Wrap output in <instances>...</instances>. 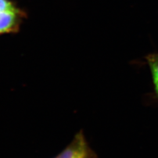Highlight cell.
<instances>
[{"label":"cell","instance_id":"1","mask_svg":"<svg viewBox=\"0 0 158 158\" xmlns=\"http://www.w3.org/2000/svg\"><path fill=\"white\" fill-rule=\"evenodd\" d=\"M27 16L13 0H0V35L18 32Z\"/></svg>","mask_w":158,"mask_h":158},{"label":"cell","instance_id":"2","mask_svg":"<svg viewBox=\"0 0 158 158\" xmlns=\"http://www.w3.org/2000/svg\"><path fill=\"white\" fill-rule=\"evenodd\" d=\"M53 158H98L89 145L82 130L78 131L64 149Z\"/></svg>","mask_w":158,"mask_h":158},{"label":"cell","instance_id":"3","mask_svg":"<svg viewBox=\"0 0 158 158\" xmlns=\"http://www.w3.org/2000/svg\"><path fill=\"white\" fill-rule=\"evenodd\" d=\"M146 59L151 71L156 94L158 98V53L149 54Z\"/></svg>","mask_w":158,"mask_h":158}]
</instances>
